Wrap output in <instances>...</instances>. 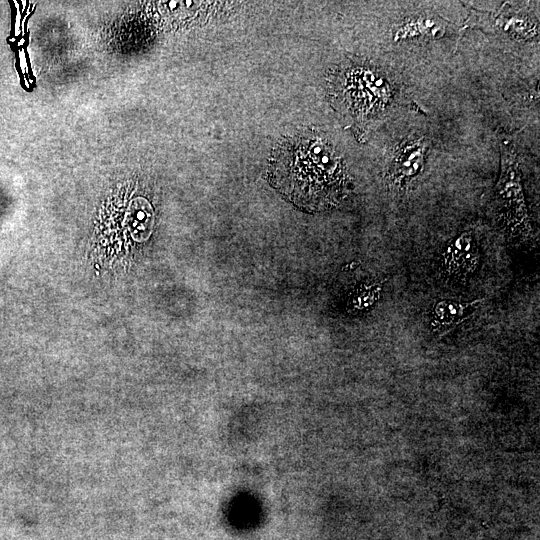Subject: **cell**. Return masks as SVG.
<instances>
[{"label": "cell", "mask_w": 540, "mask_h": 540, "mask_svg": "<svg viewBox=\"0 0 540 540\" xmlns=\"http://www.w3.org/2000/svg\"><path fill=\"white\" fill-rule=\"evenodd\" d=\"M272 184L295 205L321 211L338 204L347 187L342 157L318 133H298L280 141L269 162Z\"/></svg>", "instance_id": "cell-1"}, {"label": "cell", "mask_w": 540, "mask_h": 540, "mask_svg": "<svg viewBox=\"0 0 540 540\" xmlns=\"http://www.w3.org/2000/svg\"><path fill=\"white\" fill-rule=\"evenodd\" d=\"M487 215L513 242H527L533 231L525 203L518 157L511 145L501 144V172L487 203Z\"/></svg>", "instance_id": "cell-2"}, {"label": "cell", "mask_w": 540, "mask_h": 540, "mask_svg": "<svg viewBox=\"0 0 540 540\" xmlns=\"http://www.w3.org/2000/svg\"><path fill=\"white\" fill-rule=\"evenodd\" d=\"M331 90L335 103L359 119L383 113L392 99L387 78L369 66L349 65L338 70Z\"/></svg>", "instance_id": "cell-3"}, {"label": "cell", "mask_w": 540, "mask_h": 540, "mask_svg": "<svg viewBox=\"0 0 540 540\" xmlns=\"http://www.w3.org/2000/svg\"><path fill=\"white\" fill-rule=\"evenodd\" d=\"M480 250L471 231H463L445 247L441 257L443 273L459 281H465L480 264Z\"/></svg>", "instance_id": "cell-4"}, {"label": "cell", "mask_w": 540, "mask_h": 540, "mask_svg": "<svg viewBox=\"0 0 540 540\" xmlns=\"http://www.w3.org/2000/svg\"><path fill=\"white\" fill-rule=\"evenodd\" d=\"M425 144L422 139L405 143L396 153L387 172V180L394 187H404L421 171Z\"/></svg>", "instance_id": "cell-5"}, {"label": "cell", "mask_w": 540, "mask_h": 540, "mask_svg": "<svg viewBox=\"0 0 540 540\" xmlns=\"http://www.w3.org/2000/svg\"><path fill=\"white\" fill-rule=\"evenodd\" d=\"M483 299L470 302L454 300H438L432 309L430 327L438 336L442 337L456 328L464 321L470 319L479 309Z\"/></svg>", "instance_id": "cell-6"}, {"label": "cell", "mask_w": 540, "mask_h": 540, "mask_svg": "<svg viewBox=\"0 0 540 540\" xmlns=\"http://www.w3.org/2000/svg\"><path fill=\"white\" fill-rule=\"evenodd\" d=\"M127 221L136 238H147L153 224V212L150 204L142 198L134 200L128 210Z\"/></svg>", "instance_id": "cell-7"}, {"label": "cell", "mask_w": 540, "mask_h": 540, "mask_svg": "<svg viewBox=\"0 0 540 540\" xmlns=\"http://www.w3.org/2000/svg\"><path fill=\"white\" fill-rule=\"evenodd\" d=\"M383 284L384 280L361 285L349 302L351 309L361 311L371 307L380 297Z\"/></svg>", "instance_id": "cell-8"}]
</instances>
